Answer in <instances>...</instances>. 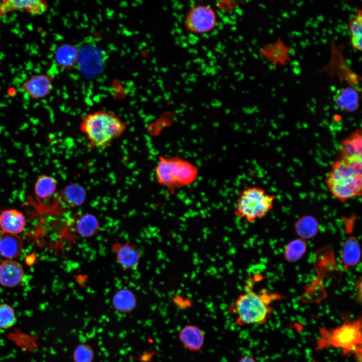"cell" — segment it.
<instances>
[{"label": "cell", "mask_w": 362, "mask_h": 362, "mask_svg": "<svg viewBox=\"0 0 362 362\" xmlns=\"http://www.w3.org/2000/svg\"><path fill=\"white\" fill-rule=\"evenodd\" d=\"M281 298L279 294L266 290L257 293L248 284L228 310L235 316V323L238 326L263 324L267 322L273 311V302Z\"/></svg>", "instance_id": "obj_1"}, {"label": "cell", "mask_w": 362, "mask_h": 362, "mask_svg": "<svg viewBox=\"0 0 362 362\" xmlns=\"http://www.w3.org/2000/svg\"><path fill=\"white\" fill-rule=\"evenodd\" d=\"M79 126L90 147L104 149L122 135L127 124L113 112L98 110L83 116Z\"/></svg>", "instance_id": "obj_2"}, {"label": "cell", "mask_w": 362, "mask_h": 362, "mask_svg": "<svg viewBox=\"0 0 362 362\" xmlns=\"http://www.w3.org/2000/svg\"><path fill=\"white\" fill-rule=\"evenodd\" d=\"M362 160L338 158L332 164L325 183L331 194L341 202L361 196Z\"/></svg>", "instance_id": "obj_3"}, {"label": "cell", "mask_w": 362, "mask_h": 362, "mask_svg": "<svg viewBox=\"0 0 362 362\" xmlns=\"http://www.w3.org/2000/svg\"><path fill=\"white\" fill-rule=\"evenodd\" d=\"M154 174L158 184L173 193L194 184L199 177V170L196 165L179 156H160Z\"/></svg>", "instance_id": "obj_4"}, {"label": "cell", "mask_w": 362, "mask_h": 362, "mask_svg": "<svg viewBox=\"0 0 362 362\" xmlns=\"http://www.w3.org/2000/svg\"><path fill=\"white\" fill-rule=\"evenodd\" d=\"M361 319L349 320L330 329L319 328V336L316 341V349L323 350L330 347L339 348L343 354L353 355L362 351Z\"/></svg>", "instance_id": "obj_5"}, {"label": "cell", "mask_w": 362, "mask_h": 362, "mask_svg": "<svg viewBox=\"0 0 362 362\" xmlns=\"http://www.w3.org/2000/svg\"><path fill=\"white\" fill-rule=\"evenodd\" d=\"M276 196L262 188L249 187L238 194L234 214L249 223L265 216L273 209Z\"/></svg>", "instance_id": "obj_6"}, {"label": "cell", "mask_w": 362, "mask_h": 362, "mask_svg": "<svg viewBox=\"0 0 362 362\" xmlns=\"http://www.w3.org/2000/svg\"><path fill=\"white\" fill-rule=\"evenodd\" d=\"M218 24V16L210 6L197 4L191 7L186 15L184 26L193 34L203 35L214 30Z\"/></svg>", "instance_id": "obj_7"}, {"label": "cell", "mask_w": 362, "mask_h": 362, "mask_svg": "<svg viewBox=\"0 0 362 362\" xmlns=\"http://www.w3.org/2000/svg\"><path fill=\"white\" fill-rule=\"evenodd\" d=\"M292 49V47L286 45L282 39L278 37L274 42L264 44L258 52L273 64L275 70L278 65L285 66L289 64L291 61L290 51Z\"/></svg>", "instance_id": "obj_8"}, {"label": "cell", "mask_w": 362, "mask_h": 362, "mask_svg": "<svg viewBox=\"0 0 362 362\" xmlns=\"http://www.w3.org/2000/svg\"><path fill=\"white\" fill-rule=\"evenodd\" d=\"M48 8V2L43 0H4L0 2V16L22 10L32 16L40 15Z\"/></svg>", "instance_id": "obj_9"}, {"label": "cell", "mask_w": 362, "mask_h": 362, "mask_svg": "<svg viewBox=\"0 0 362 362\" xmlns=\"http://www.w3.org/2000/svg\"><path fill=\"white\" fill-rule=\"evenodd\" d=\"M53 78L47 74H37L26 80L22 85L23 91L31 98L38 100L49 96L53 88Z\"/></svg>", "instance_id": "obj_10"}, {"label": "cell", "mask_w": 362, "mask_h": 362, "mask_svg": "<svg viewBox=\"0 0 362 362\" xmlns=\"http://www.w3.org/2000/svg\"><path fill=\"white\" fill-rule=\"evenodd\" d=\"M116 261L124 270H132L137 268L140 259V252L129 242H114L112 248Z\"/></svg>", "instance_id": "obj_11"}, {"label": "cell", "mask_w": 362, "mask_h": 362, "mask_svg": "<svg viewBox=\"0 0 362 362\" xmlns=\"http://www.w3.org/2000/svg\"><path fill=\"white\" fill-rule=\"evenodd\" d=\"M338 158L347 160H362V131L355 130L339 144Z\"/></svg>", "instance_id": "obj_12"}, {"label": "cell", "mask_w": 362, "mask_h": 362, "mask_svg": "<svg viewBox=\"0 0 362 362\" xmlns=\"http://www.w3.org/2000/svg\"><path fill=\"white\" fill-rule=\"evenodd\" d=\"M25 272L22 264L14 259L0 260V285L14 288L23 282Z\"/></svg>", "instance_id": "obj_13"}, {"label": "cell", "mask_w": 362, "mask_h": 362, "mask_svg": "<svg viewBox=\"0 0 362 362\" xmlns=\"http://www.w3.org/2000/svg\"><path fill=\"white\" fill-rule=\"evenodd\" d=\"M26 225L24 214L16 209H8L0 211V232L6 234H19Z\"/></svg>", "instance_id": "obj_14"}, {"label": "cell", "mask_w": 362, "mask_h": 362, "mask_svg": "<svg viewBox=\"0 0 362 362\" xmlns=\"http://www.w3.org/2000/svg\"><path fill=\"white\" fill-rule=\"evenodd\" d=\"M360 95L358 88L348 85L337 90L333 96L335 105L340 110L353 112L359 106Z\"/></svg>", "instance_id": "obj_15"}, {"label": "cell", "mask_w": 362, "mask_h": 362, "mask_svg": "<svg viewBox=\"0 0 362 362\" xmlns=\"http://www.w3.org/2000/svg\"><path fill=\"white\" fill-rule=\"evenodd\" d=\"M178 337L184 346L192 351H199L205 341L203 331L194 325L189 324L183 327L179 332Z\"/></svg>", "instance_id": "obj_16"}, {"label": "cell", "mask_w": 362, "mask_h": 362, "mask_svg": "<svg viewBox=\"0 0 362 362\" xmlns=\"http://www.w3.org/2000/svg\"><path fill=\"white\" fill-rule=\"evenodd\" d=\"M0 238V254L6 259L19 257L24 248V241L19 234H6Z\"/></svg>", "instance_id": "obj_17"}, {"label": "cell", "mask_w": 362, "mask_h": 362, "mask_svg": "<svg viewBox=\"0 0 362 362\" xmlns=\"http://www.w3.org/2000/svg\"><path fill=\"white\" fill-rule=\"evenodd\" d=\"M78 58L79 51L74 45L70 44H61L57 48L55 52L56 63L62 69L72 68L76 64Z\"/></svg>", "instance_id": "obj_18"}, {"label": "cell", "mask_w": 362, "mask_h": 362, "mask_svg": "<svg viewBox=\"0 0 362 362\" xmlns=\"http://www.w3.org/2000/svg\"><path fill=\"white\" fill-rule=\"evenodd\" d=\"M112 305L119 313L127 314L131 312L137 305V299L133 292L128 289L118 290L112 298Z\"/></svg>", "instance_id": "obj_19"}, {"label": "cell", "mask_w": 362, "mask_h": 362, "mask_svg": "<svg viewBox=\"0 0 362 362\" xmlns=\"http://www.w3.org/2000/svg\"><path fill=\"white\" fill-rule=\"evenodd\" d=\"M341 258L345 268L353 267L359 262L360 249L358 241L355 237H349L345 240L342 247Z\"/></svg>", "instance_id": "obj_20"}, {"label": "cell", "mask_w": 362, "mask_h": 362, "mask_svg": "<svg viewBox=\"0 0 362 362\" xmlns=\"http://www.w3.org/2000/svg\"><path fill=\"white\" fill-rule=\"evenodd\" d=\"M74 227L75 232L81 237L89 238L97 234L100 224L95 216L86 213L78 217Z\"/></svg>", "instance_id": "obj_21"}, {"label": "cell", "mask_w": 362, "mask_h": 362, "mask_svg": "<svg viewBox=\"0 0 362 362\" xmlns=\"http://www.w3.org/2000/svg\"><path fill=\"white\" fill-rule=\"evenodd\" d=\"M57 182L52 176L44 174L39 176L34 185V193L39 200H47L56 192Z\"/></svg>", "instance_id": "obj_22"}, {"label": "cell", "mask_w": 362, "mask_h": 362, "mask_svg": "<svg viewBox=\"0 0 362 362\" xmlns=\"http://www.w3.org/2000/svg\"><path fill=\"white\" fill-rule=\"evenodd\" d=\"M60 196L61 201L65 205L70 207H76L83 203L85 192L81 186L73 184L64 188Z\"/></svg>", "instance_id": "obj_23"}, {"label": "cell", "mask_w": 362, "mask_h": 362, "mask_svg": "<svg viewBox=\"0 0 362 362\" xmlns=\"http://www.w3.org/2000/svg\"><path fill=\"white\" fill-rule=\"evenodd\" d=\"M350 33V44L355 50L362 49V11L358 8L354 16L347 23Z\"/></svg>", "instance_id": "obj_24"}, {"label": "cell", "mask_w": 362, "mask_h": 362, "mask_svg": "<svg viewBox=\"0 0 362 362\" xmlns=\"http://www.w3.org/2000/svg\"><path fill=\"white\" fill-rule=\"evenodd\" d=\"M318 223L316 219L311 216L300 218L295 224V230L300 238L305 239L314 237L318 230Z\"/></svg>", "instance_id": "obj_25"}, {"label": "cell", "mask_w": 362, "mask_h": 362, "mask_svg": "<svg viewBox=\"0 0 362 362\" xmlns=\"http://www.w3.org/2000/svg\"><path fill=\"white\" fill-rule=\"evenodd\" d=\"M307 244L302 238L294 239L287 245L284 252L285 257L289 262H295L300 259L306 252Z\"/></svg>", "instance_id": "obj_26"}, {"label": "cell", "mask_w": 362, "mask_h": 362, "mask_svg": "<svg viewBox=\"0 0 362 362\" xmlns=\"http://www.w3.org/2000/svg\"><path fill=\"white\" fill-rule=\"evenodd\" d=\"M17 322L14 309L7 303L0 304V328L7 329L13 327Z\"/></svg>", "instance_id": "obj_27"}, {"label": "cell", "mask_w": 362, "mask_h": 362, "mask_svg": "<svg viewBox=\"0 0 362 362\" xmlns=\"http://www.w3.org/2000/svg\"><path fill=\"white\" fill-rule=\"evenodd\" d=\"M95 352L92 346L87 343H80L74 348L72 359L74 362H93Z\"/></svg>", "instance_id": "obj_28"}, {"label": "cell", "mask_w": 362, "mask_h": 362, "mask_svg": "<svg viewBox=\"0 0 362 362\" xmlns=\"http://www.w3.org/2000/svg\"><path fill=\"white\" fill-rule=\"evenodd\" d=\"M217 7L223 11H230L234 10L237 7L238 4L237 1H219L216 4Z\"/></svg>", "instance_id": "obj_29"}, {"label": "cell", "mask_w": 362, "mask_h": 362, "mask_svg": "<svg viewBox=\"0 0 362 362\" xmlns=\"http://www.w3.org/2000/svg\"><path fill=\"white\" fill-rule=\"evenodd\" d=\"M238 362H256V361L251 356L245 355L241 357Z\"/></svg>", "instance_id": "obj_30"}]
</instances>
